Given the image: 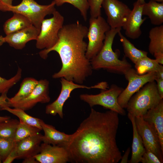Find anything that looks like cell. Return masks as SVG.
<instances>
[{"instance_id":"d6986e66","label":"cell","mask_w":163,"mask_h":163,"mask_svg":"<svg viewBox=\"0 0 163 163\" xmlns=\"http://www.w3.org/2000/svg\"><path fill=\"white\" fill-rule=\"evenodd\" d=\"M28 5L35 21L34 27L40 30L41 23L47 15L53 14L56 10L55 2L48 5H41L34 0H22Z\"/></svg>"},{"instance_id":"f1b7e54d","label":"cell","mask_w":163,"mask_h":163,"mask_svg":"<svg viewBox=\"0 0 163 163\" xmlns=\"http://www.w3.org/2000/svg\"><path fill=\"white\" fill-rule=\"evenodd\" d=\"M19 121L10 119L0 122V137L14 138Z\"/></svg>"},{"instance_id":"44dd1931","label":"cell","mask_w":163,"mask_h":163,"mask_svg":"<svg viewBox=\"0 0 163 163\" xmlns=\"http://www.w3.org/2000/svg\"><path fill=\"white\" fill-rule=\"evenodd\" d=\"M142 15H146L152 24L160 26L163 23V3L150 0L143 5Z\"/></svg>"},{"instance_id":"6da1fadb","label":"cell","mask_w":163,"mask_h":163,"mask_svg":"<svg viewBox=\"0 0 163 163\" xmlns=\"http://www.w3.org/2000/svg\"><path fill=\"white\" fill-rule=\"evenodd\" d=\"M112 110L101 112L91 108L89 116L71 134L64 147L69 161L75 163H117L122 157L116 142L119 119Z\"/></svg>"},{"instance_id":"836d02e7","label":"cell","mask_w":163,"mask_h":163,"mask_svg":"<svg viewBox=\"0 0 163 163\" xmlns=\"http://www.w3.org/2000/svg\"><path fill=\"white\" fill-rule=\"evenodd\" d=\"M103 0H88L90 18H97L101 16V8Z\"/></svg>"},{"instance_id":"7402d4cb","label":"cell","mask_w":163,"mask_h":163,"mask_svg":"<svg viewBox=\"0 0 163 163\" xmlns=\"http://www.w3.org/2000/svg\"><path fill=\"white\" fill-rule=\"evenodd\" d=\"M32 25V22L27 17L21 14L14 13L12 17L4 23L3 30L7 35Z\"/></svg>"},{"instance_id":"ba28073f","label":"cell","mask_w":163,"mask_h":163,"mask_svg":"<svg viewBox=\"0 0 163 163\" xmlns=\"http://www.w3.org/2000/svg\"><path fill=\"white\" fill-rule=\"evenodd\" d=\"M61 78V89L60 93L55 101L46 106L45 112L46 114L53 116L58 114L62 119L63 117V107L64 104L70 97V94L73 90L79 88H85L88 89L97 88L105 90L108 88L107 84L105 82H100L94 86H88L78 84L63 78Z\"/></svg>"},{"instance_id":"277c9868","label":"cell","mask_w":163,"mask_h":163,"mask_svg":"<svg viewBox=\"0 0 163 163\" xmlns=\"http://www.w3.org/2000/svg\"><path fill=\"white\" fill-rule=\"evenodd\" d=\"M135 93L130 99L126 108L128 113L135 117H142L163 99L155 81L147 83Z\"/></svg>"},{"instance_id":"c3c4849f","label":"cell","mask_w":163,"mask_h":163,"mask_svg":"<svg viewBox=\"0 0 163 163\" xmlns=\"http://www.w3.org/2000/svg\"><path fill=\"white\" fill-rule=\"evenodd\" d=\"M2 162L1 161V160L0 159V163H1Z\"/></svg>"},{"instance_id":"4fadbf2b","label":"cell","mask_w":163,"mask_h":163,"mask_svg":"<svg viewBox=\"0 0 163 163\" xmlns=\"http://www.w3.org/2000/svg\"><path fill=\"white\" fill-rule=\"evenodd\" d=\"M39 163H66L69 156L63 146L44 143L41 144L40 152L34 157Z\"/></svg>"},{"instance_id":"cb8c5ba5","label":"cell","mask_w":163,"mask_h":163,"mask_svg":"<svg viewBox=\"0 0 163 163\" xmlns=\"http://www.w3.org/2000/svg\"><path fill=\"white\" fill-rule=\"evenodd\" d=\"M122 43L125 56L129 58L135 64L139 59L147 56L148 52L136 48L126 38L121 34V31L117 34Z\"/></svg>"},{"instance_id":"ffe728a7","label":"cell","mask_w":163,"mask_h":163,"mask_svg":"<svg viewBox=\"0 0 163 163\" xmlns=\"http://www.w3.org/2000/svg\"><path fill=\"white\" fill-rule=\"evenodd\" d=\"M128 117L131 122L133 128V139L132 146V156L129 163L140 162L142 157L145 150L140 136L138 133L135 123V117L129 113Z\"/></svg>"},{"instance_id":"b9f144b4","label":"cell","mask_w":163,"mask_h":163,"mask_svg":"<svg viewBox=\"0 0 163 163\" xmlns=\"http://www.w3.org/2000/svg\"><path fill=\"white\" fill-rule=\"evenodd\" d=\"M22 162L23 163H39L34 157L24 158Z\"/></svg>"},{"instance_id":"7a4b0ae2","label":"cell","mask_w":163,"mask_h":163,"mask_svg":"<svg viewBox=\"0 0 163 163\" xmlns=\"http://www.w3.org/2000/svg\"><path fill=\"white\" fill-rule=\"evenodd\" d=\"M88 31V27L78 21L63 25L59 32V39L56 44L39 52L40 56L44 59L47 58L51 51L59 54L62 66L53 75V78H63L81 84L92 74L90 60L86 56L88 43L84 39L87 37Z\"/></svg>"},{"instance_id":"5b68a950","label":"cell","mask_w":163,"mask_h":163,"mask_svg":"<svg viewBox=\"0 0 163 163\" xmlns=\"http://www.w3.org/2000/svg\"><path fill=\"white\" fill-rule=\"evenodd\" d=\"M52 14V17L44 19L41 23L40 32L36 40V47L38 49H50L59 40V32L63 26L64 18L56 10Z\"/></svg>"},{"instance_id":"52a82bcc","label":"cell","mask_w":163,"mask_h":163,"mask_svg":"<svg viewBox=\"0 0 163 163\" xmlns=\"http://www.w3.org/2000/svg\"><path fill=\"white\" fill-rule=\"evenodd\" d=\"M110 27L101 16L90 18L87 37L88 39L86 53L87 58L90 60L100 52L104 44L106 33Z\"/></svg>"},{"instance_id":"d6a6232c","label":"cell","mask_w":163,"mask_h":163,"mask_svg":"<svg viewBox=\"0 0 163 163\" xmlns=\"http://www.w3.org/2000/svg\"><path fill=\"white\" fill-rule=\"evenodd\" d=\"M16 143L14 138L0 137V159L2 162L5 160Z\"/></svg>"},{"instance_id":"4dcf8cb0","label":"cell","mask_w":163,"mask_h":163,"mask_svg":"<svg viewBox=\"0 0 163 163\" xmlns=\"http://www.w3.org/2000/svg\"><path fill=\"white\" fill-rule=\"evenodd\" d=\"M11 11L21 14L28 18L34 26L35 21L31 12L28 5L22 0L18 5L9 6L6 8L5 11Z\"/></svg>"},{"instance_id":"ab89813d","label":"cell","mask_w":163,"mask_h":163,"mask_svg":"<svg viewBox=\"0 0 163 163\" xmlns=\"http://www.w3.org/2000/svg\"><path fill=\"white\" fill-rule=\"evenodd\" d=\"M158 62L161 65L163 64V52L155 53L153 55Z\"/></svg>"},{"instance_id":"60d3db41","label":"cell","mask_w":163,"mask_h":163,"mask_svg":"<svg viewBox=\"0 0 163 163\" xmlns=\"http://www.w3.org/2000/svg\"><path fill=\"white\" fill-rule=\"evenodd\" d=\"M130 151V147L127 148L125 152L124 155L123 156H122L121 159L120 163H127L128 162V157Z\"/></svg>"},{"instance_id":"5bb4252c","label":"cell","mask_w":163,"mask_h":163,"mask_svg":"<svg viewBox=\"0 0 163 163\" xmlns=\"http://www.w3.org/2000/svg\"><path fill=\"white\" fill-rule=\"evenodd\" d=\"M144 4L137 1L133 4V8L122 28L126 36L133 39L139 38L142 34L141 26L146 19L142 18V9Z\"/></svg>"},{"instance_id":"83f0119b","label":"cell","mask_w":163,"mask_h":163,"mask_svg":"<svg viewBox=\"0 0 163 163\" xmlns=\"http://www.w3.org/2000/svg\"><path fill=\"white\" fill-rule=\"evenodd\" d=\"M41 130L37 127L19 122L14 138V141L17 142L25 138L38 133Z\"/></svg>"},{"instance_id":"7dc6e473","label":"cell","mask_w":163,"mask_h":163,"mask_svg":"<svg viewBox=\"0 0 163 163\" xmlns=\"http://www.w3.org/2000/svg\"><path fill=\"white\" fill-rule=\"evenodd\" d=\"M151 1H155L160 3H163V0H150Z\"/></svg>"},{"instance_id":"7bdbcfd3","label":"cell","mask_w":163,"mask_h":163,"mask_svg":"<svg viewBox=\"0 0 163 163\" xmlns=\"http://www.w3.org/2000/svg\"><path fill=\"white\" fill-rule=\"evenodd\" d=\"M155 78L163 79V66L155 72Z\"/></svg>"},{"instance_id":"3957f363","label":"cell","mask_w":163,"mask_h":163,"mask_svg":"<svg viewBox=\"0 0 163 163\" xmlns=\"http://www.w3.org/2000/svg\"><path fill=\"white\" fill-rule=\"evenodd\" d=\"M122 28H110L106 33L104 45L100 52L90 60L93 69H103L107 71L115 73L123 74L132 66L124 56L122 60L119 59L117 55L112 48L114 39Z\"/></svg>"},{"instance_id":"e0dca14e","label":"cell","mask_w":163,"mask_h":163,"mask_svg":"<svg viewBox=\"0 0 163 163\" xmlns=\"http://www.w3.org/2000/svg\"><path fill=\"white\" fill-rule=\"evenodd\" d=\"M143 119L151 125L158 137L163 150V100L155 107L148 111L142 116Z\"/></svg>"},{"instance_id":"74e56055","label":"cell","mask_w":163,"mask_h":163,"mask_svg":"<svg viewBox=\"0 0 163 163\" xmlns=\"http://www.w3.org/2000/svg\"><path fill=\"white\" fill-rule=\"evenodd\" d=\"M13 0H0V11H5L8 6L12 5Z\"/></svg>"},{"instance_id":"9c48e42d","label":"cell","mask_w":163,"mask_h":163,"mask_svg":"<svg viewBox=\"0 0 163 163\" xmlns=\"http://www.w3.org/2000/svg\"><path fill=\"white\" fill-rule=\"evenodd\" d=\"M124 75L128 81V84L118 98V104L123 109L126 108L129 100L134 94L147 83L155 81L156 77L155 72L139 75L135 69L132 68Z\"/></svg>"},{"instance_id":"9a60e30c","label":"cell","mask_w":163,"mask_h":163,"mask_svg":"<svg viewBox=\"0 0 163 163\" xmlns=\"http://www.w3.org/2000/svg\"><path fill=\"white\" fill-rule=\"evenodd\" d=\"M40 31L33 25L4 37L5 43L17 50H22L26 43L31 40H36Z\"/></svg>"},{"instance_id":"4316f807","label":"cell","mask_w":163,"mask_h":163,"mask_svg":"<svg viewBox=\"0 0 163 163\" xmlns=\"http://www.w3.org/2000/svg\"><path fill=\"white\" fill-rule=\"evenodd\" d=\"M135 64V70L139 75L152 72H156L163 66L155 59H151L147 56L139 59Z\"/></svg>"},{"instance_id":"d4e9b609","label":"cell","mask_w":163,"mask_h":163,"mask_svg":"<svg viewBox=\"0 0 163 163\" xmlns=\"http://www.w3.org/2000/svg\"><path fill=\"white\" fill-rule=\"evenodd\" d=\"M38 81L32 77H27L21 82L19 90L13 97L7 99L8 105L28 97L37 85Z\"/></svg>"},{"instance_id":"484cf974","label":"cell","mask_w":163,"mask_h":163,"mask_svg":"<svg viewBox=\"0 0 163 163\" xmlns=\"http://www.w3.org/2000/svg\"><path fill=\"white\" fill-rule=\"evenodd\" d=\"M0 110H5L18 117L20 122L37 127L42 130L40 123V119L29 115L25 111L20 108L6 106H0Z\"/></svg>"},{"instance_id":"f546056e","label":"cell","mask_w":163,"mask_h":163,"mask_svg":"<svg viewBox=\"0 0 163 163\" xmlns=\"http://www.w3.org/2000/svg\"><path fill=\"white\" fill-rule=\"evenodd\" d=\"M56 5L60 6L66 3L72 5L80 11L84 21L87 19V12L89 9L88 0H53Z\"/></svg>"},{"instance_id":"d590c367","label":"cell","mask_w":163,"mask_h":163,"mask_svg":"<svg viewBox=\"0 0 163 163\" xmlns=\"http://www.w3.org/2000/svg\"><path fill=\"white\" fill-rule=\"evenodd\" d=\"M16 144V142L12 150L2 163H11L14 160L17 159L18 155Z\"/></svg>"},{"instance_id":"e575fe53","label":"cell","mask_w":163,"mask_h":163,"mask_svg":"<svg viewBox=\"0 0 163 163\" xmlns=\"http://www.w3.org/2000/svg\"><path fill=\"white\" fill-rule=\"evenodd\" d=\"M145 149V151L142 157L141 162L142 163H161L154 153L149 149Z\"/></svg>"},{"instance_id":"7c38bea8","label":"cell","mask_w":163,"mask_h":163,"mask_svg":"<svg viewBox=\"0 0 163 163\" xmlns=\"http://www.w3.org/2000/svg\"><path fill=\"white\" fill-rule=\"evenodd\" d=\"M49 82L41 79L32 93L27 97L19 101L9 104V107L21 109L26 111L32 108L38 103H46L50 102Z\"/></svg>"},{"instance_id":"ee69618b","label":"cell","mask_w":163,"mask_h":163,"mask_svg":"<svg viewBox=\"0 0 163 163\" xmlns=\"http://www.w3.org/2000/svg\"><path fill=\"white\" fill-rule=\"evenodd\" d=\"M11 119L9 116H0V122L8 120Z\"/></svg>"},{"instance_id":"8d00e7d4","label":"cell","mask_w":163,"mask_h":163,"mask_svg":"<svg viewBox=\"0 0 163 163\" xmlns=\"http://www.w3.org/2000/svg\"><path fill=\"white\" fill-rule=\"evenodd\" d=\"M157 82L156 85L158 93L161 98H163V79L155 78V80Z\"/></svg>"},{"instance_id":"f35d334b","label":"cell","mask_w":163,"mask_h":163,"mask_svg":"<svg viewBox=\"0 0 163 163\" xmlns=\"http://www.w3.org/2000/svg\"><path fill=\"white\" fill-rule=\"evenodd\" d=\"M7 93H3L0 96V106H6L9 107L7 99Z\"/></svg>"},{"instance_id":"30bf717a","label":"cell","mask_w":163,"mask_h":163,"mask_svg":"<svg viewBox=\"0 0 163 163\" xmlns=\"http://www.w3.org/2000/svg\"><path fill=\"white\" fill-rule=\"evenodd\" d=\"M135 123L137 131L141 138L145 148L151 150L163 163V150L155 129L143 119L142 117H135Z\"/></svg>"},{"instance_id":"8992f818","label":"cell","mask_w":163,"mask_h":163,"mask_svg":"<svg viewBox=\"0 0 163 163\" xmlns=\"http://www.w3.org/2000/svg\"><path fill=\"white\" fill-rule=\"evenodd\" d=\"M123 88L115 84L112 85L108 89L102 90L96 94H81L80 98L87 103L90 106L99 105L114 111L118 114L124 116L126 112L119 104L118 98Z\"/></svg>"},{"instance_id":"603a6c76","label":"cell","mask_w":163,"mask_h":163,"mask_svg":"<svg viewBox=\"0 0 163 163\" xmlns=\"http://www.w3.org/2000/svg\"><path fill=\"white\" fill-rule=\"evenodd\" d=\"M149 52L152 55L156 53L163 52V25L152 28L149 31Z\"/></svg>"},{"instance_id":"bcb514c9","label":"cell","mask_w":163,"mask_h":163,"mask_svg":"<svg viewBox=\"0 0 163 163\" xmlns=\"http://www.w3.org/2000/svg\"><path fill=\"white\" fill-rule=\"evenodd\" d=\"M137 1L141 4H144L145 2V0H137Z\"/></svg>"},{"instance_id":"8fae6325","label":"cell","mask_w":163,"mask_h":163,"mask_svg":"<svg viewBox=\"0 0 163 163\" xmlns=\"http://www.w3.org/2000/svg\"><path fill=\"white\" fill-rule=\"evenodd\" d=\"M102 7L110 28H122L132 11L127 5L119 0H104Z\"/></svg>"},{"instance_id":"1f68e13d","label":"cell","mask_w":163,"mask_h":163,"mask_svg":"<svg viewBox=\"0 0 163 163\" xmlns=\"http://www.w3.org/2000/svg\"><path fill=\"white\" fill-rule=\"evenodd\" d=\"M22 70L19 67L16 74L8 79L0 76V94L7 93L9 90L20 80Z\"/></svg>"},{"instance_id":"ac0fdd59","label":"cell","mask_w":163,"mask_h":163,"mask_svg":"<svg viewBox=\"0 0 163 163\" xmlns=\"http://www.w3.org/2000/svg\"><path fill=\"white\" fill-rule=\"evenodd\" d=\"M40 123L44 132L42 142L52 145L64 146L69 142L71 134H67L56 130L53 126L46 123L40 119Z\"/></svg>"},{"instance_id":"2e32d148","label":"cell","mask_w":163,"mask_h":163,"mask_svg":"<svg viewBox=\"0 0 163 163\" xmlns=\"http://www.w3.org/2000/svg\"><path fill=\"white\" fill-rule=\"evenodd\" d=\"M43 135L40 133L16 142L17 159L34 157L40 152Z\"/></svg>"},{"instance_id":"f6af8a7d","label":"cell","mask_w":163,"mask_h":163,"mask_svg":"<svg viewBox=\"0 0 163 163\" xmlns=\"http://www.w3.org/2000/svg\"><path fill=\"white\" fill-rule=\"evenodd\" d=\"M4 37L2 36H0V46L2 45L4 43Z\"/></svg>"}]
</instances>
